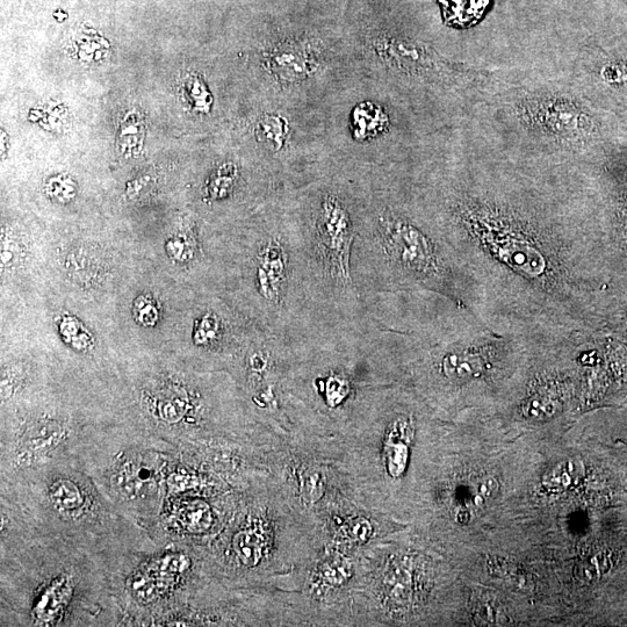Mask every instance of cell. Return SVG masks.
I'll return each mask as SVG.
<instances>
[{
	"mask_svg": "<svg viewBox=\"0 0 627 627\" xmlns=\"http://www.w3.org/2000/svg\"><path fill=\"white\" fill-rule=\"evenodd\" d=\"M530 118L554 135L574 139L587 131V118L572 102L565 99H544L528 108Z\"/></svg>",
	"mask_w": 627,
	"mask_h": 627,
	"instance_id": "5b68a950",
	"label": "cell"
},
{
	"mask_svg": "<svg viewBox=\"0 0 627 627\" xmlns=\"http://www.w3.org/2000/svg\"><path fill=\"white\" fill-rule=\"evenodd\" d=\"M62 585H55L54 587H50L45 590V593L41 594L38 602H36V609L40 612L50 611L53 612L57 608H59L60 603L63 601V593L64 590L61 587Z\"/></svg>",
	"mask_w": 627,
	"mask_h": 627,
	"instance_id": "44dd1931",
	"label": "cell"
},
{
	"mask_svg": "<svg viewBox=\"0 0 627 627\" xmlns=\"http://www.w3.org/2000/svg\"><path fill=\"white\" fill-rule=\"evenodd\" d=\"M241 182V171L235 162H223L209 175L206 183V198L220 203L232 198Z\"/></svg>",
	"mask_w": 627,
	"mask_h": 627,
	"instance_id": "30bf717a",
	"label": "cell"
},
{
	"mask_svg": "<svg viewBox=\"0 0 627 627\" xmlns=\"http://www.w3.org/2000/svg\"><path fill=\"white\" fill-rule=\"evenodd\" d=\"M49 497L54 506L63 511L77 510L83 506L84 496L81 489L70 480L54 482L49 489Z\"/></svg>",
	"mask_w": 627,
	"mask_h": 627,
	"instance_id": "4fadbf2b",
	"label": "cell"
},
{
	"mask_svg": "<svg viewBox=\"0 0 627 627\" xmlns=\"http://www.w3.org/2000/svg\"><path fill=\"white\" fill-rule=\"evenodd\" d=\"M184 93L194 111L208 114L212 110L213 96L203 77L191 74L185 78Z\"/></svg>",
	"mask_w": 627,
	"mask_h": 627,
	"instance_id": "5bb4252c",
	"label": "cell"
},
{
	"mask_svg": "<svg viewBox=\"0 0 627 627\" xmlns=\"http://www.w3.org/2000/svg\"><path fill=\"white\" fill-rule=\"evenodd\" d=\"M32 114L36 117L34 120H41L42 126L48 128L49 131H56L63 126L64 110L61 106H55L52 110L48 108L46 111H34Z\"/></svg>",
	"mask_w": 627,
	"mask_h": 627,
	"instance_id": "7402d4cb",
	"label": "cell"
},
{
	"mask_svg": "<svg viewBox=\"0 0 627 627\" xmlns=\"http://www.w3.org/2000/svg\"><path fill=\"white\" fill-rule=\"evenodd\" d=\"M134 305L136 320L144 326H153L158 319L156 302L148 297H141L135 301Z\"/></svg>",
	"mask_w": 627,
	"mask_h": 627,
	"instance_id": "ffe728a7",
	"label": "cell"
},
{
	"mask_svg": "<svg viewBox=\"0 0 627 627\" xmlns=\"http://www.w3.org/2000/svg\"><path fill=\"white\" fill-rule=\"evenodd\" d=\"M358 208L337 187H324L300 221L314 297L333 333L364 327L365 302L352 276Z\"/></svg>",
	"mask_w": 627,
	"mask_h": 627,
	"instance_id": "277c9868",
	"label": "cell"
},
{
	"mask_svg": "<svg viewBox=\"0 0 627 627\" xmlns=\"http://www.w3.org/2000/svg\"><path fill=\"white\" fill-rule=\"evenodd\" d=\"M237 556L244 565L255 566L262 558L263 540L256 532L242 531L234 539Z\"/></svg>",
	"mask_w": 627,
	"mask_h": 627,
	"instance_id": "2e32d148",
	"label": "cell"
},
{
	"mask_svg": "<svg viewBox=\"0 0 627 627\" xmlns=\"http://www.w3.org/2000/svg\"><path fill=\"white\" fill-rule=\"evenodd\" d=\"M515 182L460 179L429 211L480 286V320L528 340L600 331L614 281L607 237L576 201Z\"/></svg>",
	"mask_w": 627,
	"mask_h": 627,
	"instance_id": "6da1fadb",
	"label": "cell"
},
{
	"mask_svg": "<svg viewBox=\"0 0 627 627\" xmlns=\"http://www.w3.org/2000/svg\"><path fill=\"white\" fill-rule=\"evenodd\" d=\"M389 126L388 114L384 108L366 102L357 105L351 113V132L359 141L378 138Z\"/></svg>",
	"mask_w": 627,
	"mask_h": 627,
	"instance_id": "ba28073f",
	"label": "cell"
},
{
	"mask_svg": "<svg viewBox=\"0 0 627 627\" xmlns=\"http://www.w3.org/2000/svg\"><path fill=\"white\" fill-rule=\"evenodd\" d=\"M374 204L357 212L352 276L363 299L384 292L431 291L480 319V286L445 241L429 211Z\"/></svg>",
	"mask_w": 627,
	"mask_h": 627,
	"instance_id": "3957f363",
	"label": "cell"
},
{
	"mask_svg": "<svg viewBox=\"0 0 627 627\" xmlns=\"http://www.w3.org/2000/svg\"><path fill=\"white\" fill-rule=\"evenodd\" d=\"M232 320H227L221 312L208 309L200 315L194 329L193 341L199 348L223 350L236 342Z\"/></svg>",
	"mask_w": 627,
	"mask_h": 627,
	"instance_id": "52a82bcc",
	"label": "cell"
},
{
	"mask_svg": "<svg viewBox=\"0 0 627 627\" xmlns=\"http://www.w3.org/2000/svg\"><path fill=\"white\" fill-rule=\"evenodd\" d=\"M146 141V120L138 108H132L120 120L117 149L127 158L138 157Z\"/></svg>",
	"mask_w": 627,
	"mask_h": 627,
	"instance_id": "9c48e42d",
	"label": "cell"
},
{
	"mask_svg": "<svg viewBox=\"0 0 627 627\" xmlns=\"http://www.w3.org/2000/svg\"><path fill=\"white\" fill-rule=\"evenodd\" d=\"M74 48L78 59L89 64L103 62L110 55V43L91 28H83L76 34Z\"/></svg>",
	"mask_w": 627,
	"mask_h": 627,
	"instance_id": "8fae6325",
	"label": "cell"
},
{
	"mask_svg": "<svg viewBox=\"0 0 627 627\" xmlns=\"http://www.w3.org/2000/svg\"><path fill=\"white\" fill-rule=\"evenodd\" d=\"M580 473L579 466L574 463L560 464L547 475L545 486L557 490L565 489L578 480Z\"/></svg>",
	"mask_w": 627,
	"mask_h": 627,
	"instance_id": "ac0fdd59",
	"label": "cell"
},
{
	"mask_svg": "<svg viewBox=\"0 0 627 627\" xmlns=\"http://www.w3.org/2000/svg\"><path fill=\"white\" fill-rule=\"evenodd\" d=\"M488 0H444L446 14L456 24L466 25L481 17Z\"/></svg>",
	"mask_w": 627,
	"mask_h": 627,
	"instance_id": "9a60e30c",
	"label": "cell"
},
{
	"mask_svg": "<svg viewBox=\"0 0 627 627\" xmlns=\"http://www.w3.org/2000/svg\"><path fill=\"white\" fill-rule=\"evenodd\" d=\"M364 300L366 335L383 369L409 374L441 398L493 396L510 388L535 341L496 333L470 309L431 291Z\"/></svg>",
	"mask_w": 627,
	"mask_h": 627,
	"instance_id": "7a4b0ae2",
	"label": "cell"
},
{
	"mask_svg": "<svg viewBox=\"0 0 627 627\" xmlns=\"http://www.w3.org/2000/svg\"><path fill=\"white\" fill-rule=\"evenodd\" d=\"M351 530H352L353 537H355L358 540H365L370 537L371 526L369 523H367L364 520H360V521L358 520V522L353 524Z\"/></svg>",
	"mask_w": 627,
	"mask_h": 627,
	"instance_id": "603a6c76",
	"label": "cell"
},
{
	"mask_svg": "<svg viewBox=\"0 0 627 627\" xmlns=\"http://www.w3.org/2000/svg\"><path fill=\"white\" fill-rule=\"evenodd\" d=\"M266 66L279 82L294 84L305 81L319 66L316 55L301 45H284L271 50Z\"/></svg>",
	"mask_w": 627,
	"mask_h": 627,
	"instance_id": "8992f818",
	"label": "cell"
},
{
	"mask_svg": "<svg viewBox=\"0 0 627 627\" xmlns=\"http://www.w3.org/2000/svg\"><path fill=\"white\" fill-rule=\"evenodd\" d=\"M288 122L279 114H266L258 121L256 135L259 142L265 144L272 151L285 148L288 138Z\"/></svg>",
	"mask_w": 627,
	"mask_h": 627,
	"instance_id": "7c38bea8",
	"label": "cell"
},
{
	"mask_svg": "<svg viewBox=\"0 0 627 627\" xmlns=\"http://www.w3.org/2000/svg\"><path fill=\"white\" fill-rule=\"evenodd\" d=\"M182 522L190 531H205L212 523L211 509L204 502H193L183 510Z\"/></svg>",
	"mask_w": 627,
	"mask_h": 627,
	"instance_id": "e0dca14e",
	"label": "cell"
},
{
	"mask_svg": "<svg viewBox=\"0 0 627 627\" xmlns=\"http://www.w3.org/2000/svg\"><path fill=\"white\" fill-rule=\"evenodd\" d=\"M76 184L67 176L59 175L49 178L46 184V192L50 198L61 203H67L76 196Z\"/></svg>",
	"mask_w": 627,
	"mask_h": 627,
	"instance_id": "d6986e66",
	"label": "cell"
}]
</instances>
